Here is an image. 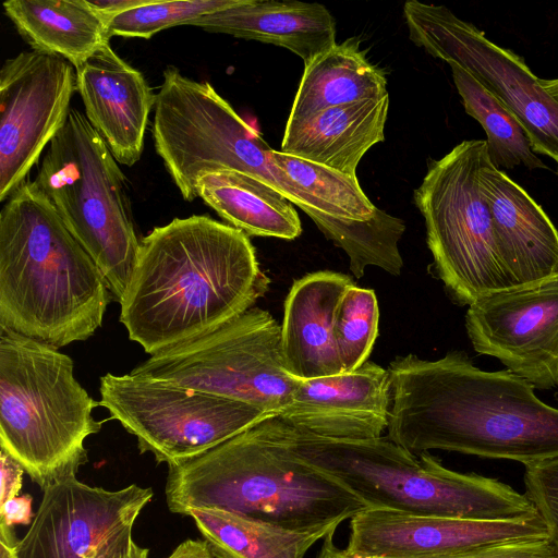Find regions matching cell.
I'll return each mask as SVG.
<instances>
[{
  "label": "cell",
  "mask_w": 558,
  "mask_h": 558,
  "mask_svg": "<svg viewBox=\"0 0 558 558\" xmlns=\"http://www.w3.org/2000/svg\"><path fill=\"white\" fill-rule=\"evenodd\" d=\"M388 371L387 437L413 454L440 449L524 465L558 457V408L508 369L484 371L450 351L434 361L398 356Z\"/></svg>",
  "instance_id": "1"
},
{
  "label": "cell",
  "mask_w": 558,
  "mask_h": 558,
  "mask_svg": "<svg viewBox=\"0 0 558 558\" xmlns=\"http://www.w3.org/2000/svg\"><path fill=\"white\" fill-rule=\"evenodd\" d=\"M269 283L246 233L205 215L174 218L141 240L120 323L153 355L254 307Z\"/></svg>",
  "instance_id": "2"
},
{
  "label": "cell",
  "mask_w": 558,
  "mask_h": 558,
  "mask_svg": "<svg viewBox=\"0 0 558 558\" xmlns=\"http://www.w3.org/2000/svg\"><path fill=\"white\" fill-rule=\"evenodd\" d=\"M288 424L266 417L218 446L168 465L172 513L217 508L282 527L339 526L368 506L293 450Z\"/></svg>",
  "instance_id": "3"
},
{
  "label": "cell",
  "mask_w": 558,
  "mask_h": 558,
  "mask_svg": "<svg viewBox=\"0 0 558 558\" xmlns=\"http://www.w3.org/2000/svg\"><path fill=\"white\" fill-rule=\"evenodd\" d=\"M0 213V328L58 349L90 338L111 292L35 181Z\"/></svg>",
  "instance_id": "4"
},
{
  "label": "cell",
  "mask_w": 558,
  "mask_h": 558,
  "mask_svg": "<svg viewBox=\"0 0 558 558\" xmlns=\"http://www.w3.org/2000/svg\"><path fill=\"white\" fill-rule=\"evenodd\" d=\"M288 426L298 456L339 481L368 508L480 521H529L538 517L526 495L511 486L449 470L428 452L416 458L387 436L330 439Z\"/></svg>",
  "instance_id": "5"
},
{
  "label": "cell",
  "mask_w": 558,
  "mask_h": 558,
  "mask_svg": "<svg viewBox=\"0 0 558 558\" xmlns=\"http://www.w3.org/2000/svg\"><path fill=\"white\" fill-rule=\"evenodd\" d=\"M58 348L0 328V445L43 490L88 461L85 439L100 403Z\"/></svg>",
  "instance_id": "6"
},
{
  "label": "cell",
  "mask_w": 558,
  "mask_h": 558,
  "mask_svg": "<svg viewBox=\"0 0 558 558\" xmlns=\"http://www.w3.org/2000/svg\"><path fill=\"white\" fill-rule=\"evenodd\" d=\"M34 181L120 302L141 240L132 219L125 177L84 113L71 108Z\"/></svg>",
  "instance_id": "7"
},
{
  "label": "cell",
  "mask_w": 558,
  "mask_h": 558,
  "mask_svg": "<svg viewBox=\"0 0 558 558\" xmlns=\"http://www.w3.org/2000/svg\"><path fill=\"white\" fill-rule=\"evenodd\" d=\"M485 140H466L428 165L414 203L426 227L433 267L449 298L468 305L517 287L497 246L480 187Z\"/></svg>",
  "instance_id": "8"
},
{
  "label": "cell",
  "mask_w": 558,
  "mask_h": 558,
  "mask_svg": "<svg viewBox=\"0 0 558 558\" xmlns=\"http://www.w3.org/2000/svg\"><path fill=\"white\" fill-rule=\"evenodd\" d=\"M162 75L151 135L185 201L198 197L196 182L201 177L222 168L255 177L280 192V172L269 160L271 148L210 83L194 81L172 66Z\"/></svg>",
  "instance_id": "9"
},
{
  "label": "cell",
  "mask_w": 558,
  "mask_h": 558,
  "mask_svg": "<svg viewBox=\"0 0 558 558\" xmlns=\"http://www.w3.org/2000/svg\"><path fill=\"white\" fill-rule=\"evenodd\" d=\"M130 374L240 401L270 415L281 412L301 381L286 367L281 326L259 307L150 355Z\"/></svg>",
  "instance_id": "10"
},
{
  "label": "cell",
  "mask_w": 558,
  "mask_h": 558,
  "mask_svg": "<svg viewBox=\"0 0 558 558\" xmlns=\"http://www.w3.org/2000/svg\"><path fill=\"white\" fill-rule=\"evenodd\" d=\"M99 392L100 405L136 437L140 452L167 465L274 416L240 401L131 374L101 376Z\"/></svg>",
  "instance_id": "11"
},
{
  "label": "cell",
  "mask_w": 558,
  "mask_h": 558,
  "mask_svg": "<svg viewBox=\"0 0 558 558\" xmlns=\"http://www.w3.org/2000/svg\"><path fill=\"white\" fill-rule=\"evenodd\" d=\"M403 15L414 45L471 73L515 116L533 151L558 168V101L521 56L444 5L409 0Z\"/></svg>",
  "instance_id": "12"
},
{
  "label": "cell",
  "mask_w": 558,
  "mask_h": 558,
  "mask_svg": "<svg viewBox=\"0 0 558 558\" xmlns=\"http://www.w3.org/2000/svg\"><path fill=\"white\" fill-rule=\"evenodd\" d=\"M153 495L136 484L108 490L66 476L44 489L17 558H119Z\"/></svg>",
  "instance_id": "13"
},
{
  "label": "cell",
  "mask_w": 558,
  "mask_h": 558,
  "mask_svg": "<svg viewBox=\"0 0 558 558\" xmlns=\"http://www.w3.org/2000/svg\"><path fill=\"white\" fill-rule=\"evenodd\" d=\"M76 70L60 56L23 51L0 71V201L4 202L65 124Z\"/></svg>",
  "instance_id": "14"
},
{
  "label": "cell",
  "mask_w": 558,
  "mask_h": 558,
  "mask_svg": "<svg viewBox=\"0 0 558 558\" xmlns=\"http://www.w3.org/2000/svg\"><path fill=\"white\" fill-rule=\"evenodd\" d=\"M465 329L477 353L496 357L534 388L558 387V275L476 301Z\"/></svg>",
  "instance_id": "15"
},
{
  "label": "cell",
  "mask_w": 558,
  "mask_h": 558,
  "mask_svg": "<svg viewBox=\"0 0 558 558\" xmlns=\"http://www.w3.org/2000/svg\"><path fill=\"white\" fill-rule=\"evenodd\" d=\"M547 538L539 515L529 521H480L366 508L351 518L342 550L351 558H420Z\"/></svg>",
  "instance_id": "16"
},
{
  "label": "cell",
  "mask_w": 558,
  "mask_h": 558,
  "mask_svg": "<svg viewBox=\"0 0 558 558\" xmlns=\"http://www.w3.org/2000/svg\"><path fill=\"white\" fill-rule=\"evenodd\" d=\"M390 405L388 368L366 361L350 373L301 380L278 416L319 437L365 440L383 436Z\"/></svg>",
  "instance_id": "17"
},
{
  "label": "cell",
  "mask_w": 558,
  "mask_h": 558,
  "mask_svg": "<svg viewBox=\"0 0 558 558\" xmlns=\"http://www.w3.org/2000/svg\"><path fill=\"white\" fill-rule=\"evenodd\" d=\"M75 70L88 122L119 163L135 165L142 157L156 94L109 43Z\"/></svg>",
  "instance_id": "18"
},
{
  "label": "cell",
  "mask_w": 558,
  "mask_h": 558,
  "mask_svg": "<svg viewBox=\"0 0 558 558\" xmlns=\"http://www.w3.org/2000/svg\"><path fill=\"white\" fill-rule=\"evenodd\" d=\"M480 187L499 253L518 286L558 275V230L530 194L485 156Z\"/></svg>",
  "instance_id": "19"
},
{
  "label": "cell",
  "mask_w": 558,
  "mask_h": 558,
  "mask_svg": "<svg viewBox=\"0 0 558 558\" xmlns=\"http://www.w3.org/2000/svg\"><path fill=\"white\" fill-rule=\"evenodd\" d=\"M347 275L320 270L295 280L286 298L281 349L288 372L306 380L343 373L333 339V319Z\"/></svg>",
  "instance_id": "20"
},
{
  "label": "cell",
  "mask_w": 558,
  "mask_h": 558,
  "mask_svg": "<svg viewBox=\"0 0 558 558\" xmlns=\"http://www.w3.org/2000/svg\"><path fill=\"white\" fill-rule=\"evenodd\" d=\"M186 25L286 48L299 56L304 65L337 44L333 16L315 2L243 0Z\"/></svg>",
  "instance_id": "21"
},
{
  "label": "cell",
  "mask_w": 558,
  "mask_h": 558,
  "mask_svg": "<svg viewBox=\"0 0 558 558\" xmlns=\"http://www.w3.org/2000/svg\"><path fill=\"white\" fill-rule=\"evenodd\" d=\"M389 94L331 107L287 124L280 151L356 177V167L385 138Z\"/></svg>",
  "instance_id": "22"
},
{
  "label": "cell",
  "mask_w": 558,
  "mask_h": 558,
  "mask_svg": "<svg viewBox=\"0 0 558 558\" xmlns=\"http://www.w3.org/2000/svg\"><path fill=\"white\" fill-rule=\"evenodd\" d=\"M3 10L33 50L60 56L74 69L109 43L107 20L87 0H9Z\"/></svg>",
  "instance_id": "23"
},
{
  "label": "cell",
  "mask_w": 558,
  "mask_h": 558,
  "mask_svg": "<svg viewBox=\"0 0 558 558\" xmlns=\"http://www.w3.org/2000/svg\"><path fill=\"white\" fill-rule=\"evenodd\" d=\"M196 192L230 226L247 235L293 240L302 233L293 204L255 177L217 169L197 180Z\"/></svg>",
  "instance_id": "24"
},
{
  "label": "cell",
  "mask_w": 558,
  "mask_h": 558,
  "mask_svg": "<svg viewBox=\"0 0 558 558\" xmlns=\"http://www.w3.org/2000/svg\"><path fill=\"white\" fill-rule=\"evenodd\" d=\"M388 94L385 72L351 37L335 44L308 64L302 75L287 124L296 123L325 109L380 98Z\"/></svg>",
  "instance_id": "25"
},
{
  "label": "cell",
  "mask_w": 558,
  "mask_h": 558,
  "mask_svg": "<svg viewBox=\"0 0 558 558\" xmlns=\"http://www.w3.org/2000/svg\"><path fill=\"white\" fill-rule=\"evenodd\" d=\"M214 558H304L338 526L298 531L217 509L187 511Z\"/></svg>",
  "instance_id": "26"
},
{
  "label": "cell",
  "mask_w": 558,
  "mask_h": 558,
  "mask_svg": "<svg viewBox=\"0 0 558 558\" xmlns=\"http://www.w3.org/2000/svg\"><path fill=\"white\" fill-rule=\"evenodd\" d=\"M270 163L283 173L284 196L310 218L318 214L338 220L366 221L376 206L356 177L271 149Z\"/></svg>",
  "instance_id": "27"
},
{
  "label": "cell",
  "mask_w": 558,
  "mask_h": 558,
  "mask_svg": "<svg viewBox=\"0 0 558 558\" xmlns=\"http://www.w3.org/2000/svg\"><path fill=\"white\" fill-rule=\"evenodd\" d=\"M453 83L469 116L478 121L486 134L489 160L500 168L548 169L532 149L530 140L515 116L471 73L456 63Z\"/></svg>",
  "instance_id": "28"
},
{
  "label": "cell",
  "mask_w": 558,
  "mask_h": 558,
  "mask_svg": "<svg viewBox=\"0 0 558 558\" xmlns=\"http://www.w3.org/2000/svg\"><path fill=\"white\" fill-rule=\"evenodd\" d=\"M379 307L374 290L350 286L333 319V339L343 373L364 364L378 336Z\"/></svg>",
  "instance_id": "29"
},
{
  "label": "cell",
  "mask_w": 558,
  "mask_h": 558,
  "mask_svg": "<svg viewBox=\"0 0 558 558\" xmlns=\"http://www.w3.org/2000/svg\"><path fill=\"white\" fill-rule=\"evenodd\" d=\"M243 0H181L156 1L120 13L108 20L111 36L126 38L153 37L156 33L179 25H186L207 14L230 9Z\"/></svg>",
  "instance_id": "30"
},
{
  "label": "cell",
  "mask_w": 558,
  "mask_h": 558,
  "mask_svg": "<svg viewBox=\"0 0 558 558\" xmlns=\"http://www.w3.org/2000/svg\"><path fill=\"white\" fill-rule=\"evenodd\" d=\"M525 495L545 523L549 541L558 548V457L525 465Z\"/></svg>",
  "instance_id": "31"
},
{
  "label": "cell",
  "mask_w": 558,
  "mask_h": 558,
  "mask_svg": "<svg viewBox=\"0 0 558 558\" xmlns=\"http://www.w3.org/2000/svg\"><path fill=\"white\" fill-rule=\"evenodd\" d=\"M0 505H2L9 499L19 496L22 487L23 473L25 471L17 461L3 450L0 452Z\"/></svg>",
  "instance_id": "32"
},
{
  "label": "cell",
  "mask_w": 558,
  "mask_h": 558,
  "mask_svg": "<svg viewBox=\"0 0 558 558\" xmlns=\"http://www.w3.org/2000/svg\"><path fill=\"white\" fill-rule=\"evenodd\" d=\"M32 497L16 496L0 505V525L15 526L32 523Z\"/></svg>",
  "instance_id": "33"
},
{
  "label": "cell",
  "mask_w": 558,
  "mask_h": 558,
  "mask_svg": "<svg viewBox=\"0 0 558 558\" xmlns=\"http://www.w3.org/2000/svg\"><path fill=\"white\" fill-rule=\"evenodd\" d=\"M88 1V4L100 15H102L107 22L110 17L116 16L120 13L135 9L141 5H145L151 0H94Z\"/></svg>",
  "instance_id": "34"
},
{
  "label": "cell",
  "mask_w": 558,
  "mask_h": 558,
  "mask_svg": "<svg viewBox=\"0 0 558 558\" xmlns=\"http://www.w3.org/2000/svg\"><path fill=\"white\" fill-rule=\"evenodd\" d=\"M166 558H214L205 539H185Z\"/></svg>",
  "instance_id": "35"
},
{
  "label": "cell",
  "mask_w": 558,
  "mask_h": 558,
  "mask_svg": "<svg viewBox=\"0 0 558 558\" xmlns=\"http://www.w3.org/2000/svg\"><path fill=\"white\" fill-rule=\"evenodd\" d=\"M17 544L14 527L0 525V558H17Z\"/></svg>",
  "instance_id": "36"
},
{
  "label": "cell",
  "mask_w": 558,
  "mask_h": 558,
  "mask_svg": "<svg viewBox=\"0 0 558 558\" xmlns=\"http://www.w3.org/2000/svg\"><path fill=\"white\" fill-rule=\"evenodd\" d=\"M148 555L149 549L137 545L132 538L119 558H148Z\"/></svg>",
  "instance_id": "37"
},
{
  "label": "cell",
  "mask_w": 558,
  "mask_h": 558,
  "mask_svg": "<svg viewBox=\"0 0 558 558\" xmlns=\"http://www.w3.org/2000/svg\"><path fill=\"white\" fill-rule=\"evenodd\" d=\"M542 86L558 101V77L539 78Z\"/></svg>",
  "instance_id": "38"
},
{
  "label": "cell",
  "mask_w": 558,
  "mask_h": 558,
  "mask_svg": "<svg viewBox=\"0 0 558 558\" xmlns=\"http://www.w3.org/2000/svg\"><path fill=\"white\" fill-rule=\"evenodd\" d=\"M556 401H557V403H558V392L556 393Z\"/></svg>",
  "instance_id": "39"
}]
</instances>
